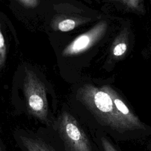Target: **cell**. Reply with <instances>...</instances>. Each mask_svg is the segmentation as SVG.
Wrapping results in <instances>:
<instances>
[{"label": "cell", "instance_id": "6da1fadb", "mask_svg": "<svg viewBox=\"0 0 151 151\" xmlns=\"http://www.w3.org/2000/svg\"><path fill=\"white\" fill-rule=\"evenodd\" d=\"M78 98L103 124L120 132L133 130L120 116L107 92L84 90L79 94Z\"/></svg>", "mask_w": 151, "mask_h": 151}, {"label": "cell", "instance_id": "7a4b0ae2", "mask_svg": "<svg viewBox=\"0 0 151 151\" xmlns=\"http://www.w3.org/2000/svg\"><path fill=\"white\" fill-rule=\"evenodd\" d=\"M24 91L29 112L45 121L48 115V103L44 84L32 70H25Z\"/></svg>", "mask_w": 151, "mask_h": 151}, {"label": "cell", "instance_id": "3957f363", "mask_svg": "<svg viewBox=\"0 0 151 151\" xmlns=\"http://www.w3.org/2000/svg\"><path fill=\"white\" fill-rule=\"evenodd\" d=\"M58 132L70 151H92L89 140L76 119L64 111L58 119Z\"/></svg>", "mask_w": 151, "mask_h": 151}, {"label": "cell", "instance_id": "277c9868", "mask_svg": "<svg viewBox=\"0 0 151 151\" xmlns=\"http://www.w3.org/2000/svg\"><path fill=\"white\" fill-rule=\"evenodd\" d=\"M21 139L27 151H54V150L40 139L21 136Z\"/></svg>", "mask_w": 151, "mask_h": 151}, {"label": "cell", "instance_id": "5b68a950", "mask_svg": "<svg viewBox=\"0 0 151 151\" xmlns=\"http://www.w3.org/2000/svg\"><path fill=\"white\" fill-rule=\"evenodd\" d=\"M76 22L71 19H65L60 21L58 24V28L62 32H67L73 29L76 27Z\"/></svg>", "mask_w": 151, "mask_h": 151}, {"label": "cell", "instance_id": "8992f818", "mask_svg": "<svg viewBox=\"0 0 151 151\" xmlns=\"http://www.w3.org/2000/svg\"><path fill=\"white\" fill-rule=\"evenodd\" d=\"M6 59V46L5 39L0 27V68L4 65Z\"/></svg>", "mask_w": 151, "mask_h": 151}, {"label": "cell", "instance_id": "52a82bcc", "mask_svg": "<svg viewBox=\"0 0 151 151\" xmlns=\"http://www.w3.org/2000/svg\"><path fill=\"white\" fill-rule=\"evenodd\" d=\"M101 140L104 151H117L107 139L104 137H102Z\"/></svg>", "mask_w": 151, "mask_h": 151}, {"label": "cell", "instance_id": "ba28073f", "mask_svg": "<svg viewBox=\"0 0 151 151\" xmlns=\"http://www.w3.org/2000/svg\"><path fill=\"white\" fill-rule=\"evenodd\" d=\"M126 50V45L125 44H119L118 45H117L114 48V51H113V53L115 55H121L122 54H123L125 51Z\"/></svg>", "mask_w": 151, "mask_h": 151}, {"label": "cell", "instance_id": "9c48e42d", "mask_svg": "<svg viewBox=\"0 0 151 151\" xmlns=\"http://www.w3.org/2000/svg\"><path fill=\"white\" fill-rule=\"evenodd\" d=\"M24 6L29 8H34L38 5V0H18Z\"/></svg>", "mask_w": 151, "mask_h": 151}, {"label": "cell", "instance_id": "30bf717a", "mask_svg": "<svg viewBox=\"0 0 151 151\" xmlns=\"http://www.w3.org/2000/svg\"><path fill=\"white\" fill-rule=\"evenodd\" d=\"M0 151H1V149H0Z\"/></svg>", "mask_w": 151, "mask_h": 151}]
</instances>
